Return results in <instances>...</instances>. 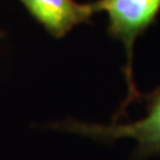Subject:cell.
<instances>
[{
  "mask_svg": "<svg viewBox=\"0 0 160 160\" xmlns=\"http://www.w3.org/2000/svg\"><path fill=\"white\" fill-rule=\"evenodd\" d=\"M91 4L95 13L104 12L107 15L108 35L122 43L126 49L127 64L124 67V76L128 95L118 113L120 116L126 113V107L129 103L143 98L133 82V47L136 40L156 22L160 13V0H95Z\"/></svg>",
  "mask_w": 160,
  "mask_h": 160,
  "instance_id": "cell-1",
  "label": "cell"
},
{
  "mask_svg": "<svg viewBox=\"0 0 160 160\" xmlns=\"http://www.w3.org/2000/svg\"><path fill=\"white\" fill-rule=\"evenodd\" d=\"M147 102V115L136 122L102 126L67 120L52 124V127L103 143H111L124 138L133 139L136 142L133 158L135 160H144L153 155H160V87L148 95Z\"/></svg>",
  "mask_w": 160,
  "mask_h": 160,
  "instance_id": "cell-2",
  "label": "cell"
},
{
  "mask_svg": "<svg viewBox=\"0 0 160 160\" xmlns=\"http://www.w3.org/2000/svg\"><path fill=\"white\" fill-rule=\"evenodd\" d=\"M28 13L55 39L64 36L95 15L91 3L76 0H20Z\"/></svg>",
  "mask_w": 160,
  "mask_h": 160,
  "instance_id": "cell-3",
  "label": "cell"
},
{
  "mask_svg": "<svg viewBox=\"0 0 160 160\" xmlns=\"http://www.w3.org/2000/svg\"><path fill=\"white\" fill-rule=\"evenodd\" d=\"M0 36H2V32H0Z\"/></svg>",
  "mask_w": 160,
  "mask_h": 160,
  "instance_id": "cell-4",
  "label": "cell"
}]
</instances>
